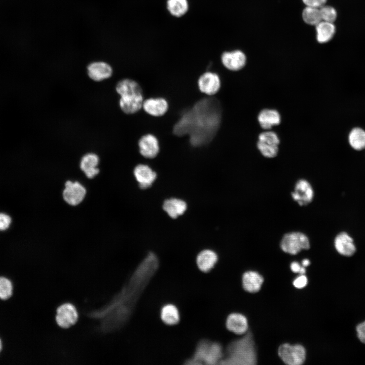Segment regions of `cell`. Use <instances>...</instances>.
Wrapping results in <instances>:
<instances>
[{"label": "cell", "instance_id": "1", "mask_svg": "<svg viewBox=\"0 0 365 365\" xmlns=\"http://www.w3.org/2000/svg\"><path fill=\"white\" fill-rule=\"evenodd\" d=\"M158 266V260L150 252L140 264L127 285L102 308L90 312L100 321V329L108 332L121 327L128 320L140 294Z\"/></svg>", "mask_w": 365, "mask_h": 365}, {"label": "cell", "instance_id": "2", "mask_svg": "<svg viewBox=\"0 0 365 365\" xmlns=\"http://www.w3.org/2000/svg\"><path fill=\"white\" fill-rule=\"evenodd\" d=\"M222 107L215 95H205L186 111L173 127L177 136L188 135L194 148L208 144L218 131L222 121Z\"/></svg>", "mask_w": 365, "mask_h": 365}, {"label": "cell", "instance_id": "3", "mask_svg": "<svg viewBox=\"0 0 365 365\" xmlns=\"http://www.w3.org/2000/svg\"><path fill=\"white\" fill-rule=\"evenodd\" d=\"M227 356L220 363L231 365H254L257 356L251 333L232 341L227 348Z\"/></svg>", "mask_w": 365, "mask_h": 365}, {"label": "cell", "instance_id": "4", "mask_svg": "<svg viewBox=\"0 0 365 365\" xmlns=\"http://www.w3.org/2000/svg\"><path fill=\"white\" fill-rule=\"evenodd\" d=\"M281 249L290 254H296L303 249L310 247L308 237L300 232H293L284 234L280 241Z\"/></svg>", "mask_w": 365, "mask_h": 365}, {"label": "cell", "instance_id": "5", "mask_svg": "<svg viewBox=\"0 0 365 365\" xmlns=\"http://www.w3.org/2000/svg\"><path fill=\"white\" fill-rule=\"evenodd\" d=\"M278 353L281 359L289 365H300L306 358V350L301 345L285 343L280 345Z\"/></svg>", "mask_w": 365, "mask_h": 365}, {"label": "cell", "instance_id": "6", "mask_svg": "<svg viewBox=\"0 0 365 365\" xmlns=\"http://www.w3.org/2000/svg\"><path fill=\"white\" fill-rule=\"evenodd\" d=\"M139 154L144 158L154 159L160 152V144L158 138L152 133L142 135L138 141Z\"/></svg>", "mask_w": 365, "mask_h": 365}, {"label": "cell", "instance_id": "7", "mask_svg": "<svg viewBox=\"0 0 365 365\" xmlns=\"http://www.w3.org/2000/svg\"><path fill=\"white\" fill-rule=\"evenodd\" d=\"M198 86L201 93L208 96H213L221 88L220 77L216 72L211 71H205L199 76Z\"/></svg>", "mask_w": 365, "mask_h": 365}, {"label": "cell", "instance_id": "8", "mask_svg": "<svg viewBox=\"0 0 365 365\" xmlns=\"http://www.w3.org/2000/svg\"><path fill=\"white\" fill-rule=\"evenodd\" d=\"M78 318L77 309L71 303H63L56 310V321L62 328H67L73 325L77 321Z\"/></svg>", "mask_w": 365, "mask_h": 365}, {"label": "cell", "instance_id": "9", "mask_svg": "<svg viewBox=\"0 0 365 365\" xmlns=\"http://www.w3.org/2000/svg\"><path fill=\"white\" fill-rule=\"evenodd\" d=\"M86 194V190L80 182L67 180L65 184L62 196L67 204L76 206L82 202Z\"/></svg>", "mask_w": 365, "mask_h": 365}, {"label": "cell", "instance_id": "10", "mask_svg": "<svg viewBox=\"0 0 365 365\" xmlns=\"http://www.w3.org/2000/svg\"><path fill=\"white\" fill-rule=\"evenodd\" d=\"M220 58L224 67L231 71L242 70L246 63L245 54L239 50L224 52Z\"/></svg>", "mask_w": 365, "mask_h": 365}, {"label": "cell", "instance_id": "11", "mask_svg": "<svg viewBox=\"0 0 365 365\" xmlns=\"http://www.w3.org/2000/svg\"><path fill=\"white\" fill-rule=\"evenodd\" d=\"M143 100L142 93H131L120 96L119 103L123 113L133 115L142 109Z\"/></svg>", "mask_w": 365, "mask_h": 365}, {"label": "cell", "instance_id": "12", "mask_svg": "<svg viewBox=\"0 0 365 365\" xmlns=\"http://www.w3.org/2000/svg\"><path fill=\"white\" fill-rule=\"evenodd\" d=\"M293 199L300 206H305L313 199L314 191L310 184L306 179H301L296 184L294 191L291 194Z\"/></svg>", "mask_w": 365, "mask_h": 365}, {"label": "cell", "instance_id": "13", "mask_svg": "<svg viewBox=\"0 0 365 365\" xmlns=\"http://www.w3.org/2000/svg\"><path fill=\"white\" fill-rule=\"evenodd\" d=\"M257 121L263 131L271 130L280 124L281 116L275 108H264L258 114Z\"/></svg>", "mask_w": 365, "mask_h": 365}, {"label": "cell", "instance_id": "14", "mask_svg": "<svg viewBox=\"0 0 365 365\" xmlns=\"http://www.w3.org/2000/svg\"><path fill=\"white\" fill-rule=\"evenodd\" d=\"M169 107L168 101L163 97H150L144 99L142 108L148 114L156 117L164 115Z\"/></svg>", "mask_w": 365, "mask_h": 365}, {"label": "cell", "instance_id": "15", "mask_svg": "<svg viewBox=\"0 0 365 365\" xmlns=\"http://www.w3.org/2000/svg\"><path fill=\"white\" fill-rule=\"evenodd\" d=\"M134 175L141 189L149 188L157 177L156 173L148 165L139 164L133 170Z\"/></svg>", "mask_w": 365, "mask_h": 365}, {"label": "cell", "instance_id": "16", "mask_svg": "<svg viewBox=\"0 0 365 365\" xmlns=\"http://www.w3.org/2000/svg\"><path fill=\"white\" fill-rule=\"evenodd\" d=\"M334 246L340 254L345 257L353 256L356 250L353 238L345 232H341L336 236Z\"/></svg>", "mask_w": 365, "mask_h": 365}, {"label": "cell", "instance_id": "17", "mask_svg": "<svg viewBox=\"0 0 365 365\" xmlns=\"http://www.w3.org/2000/svg\"><path fill=\"white\" fill-rule=\"evenodd\" d=\"M87 73L92 80L101 81L109 78L113 74V69L108 63L97 61L92 62L88 66Z\"/></svg>", "mask_w": 365, "mask_h": 365}, {"label": "cell", "instance_id": "18", "mask_svg": "<svg viewBox=\"0 0 365 365\" xmlns=\"http://www.w3.org/2000/svg\"><path fill=\"white\" fill-rule=\"evenodd\" d=\"M99 161L98 156L94 153H88L84 155L80 162V168L89 178H92L99 172L97 167Z\"/></svg>", "mask_w": 365, "mask_h": 365}, {"label": "cell", "instance_id": "19", "mask_svg": "<svg viewBox=\"0 0 365 365\" xmlns=\"http://www.w3.org/2000/svg\"><path fill=\"white\" fill-rule=\"evenodd\" d=\"M227 328L231 332L238 334H245L248 330V321L246 317L238 313L230 314L226 320Z\"/></svg>", "mask_w": 365, "mask_h": 365}, {"label": "cell", "instance_id": "20", "mask_svg": "<svg viewBox=\"0 0 365 365\" xmlns=\"http://www.w3.org/2000/svg\"><path fill=\"white\" fill-rule=\"evenodd\" d=\"M242 285L245 290L254 293L260 290L264 282L263 276L258 272L249 271L242 276Z\"/></svg>", "mask_w": 365, "mask_h": 365}, {"label": "cell", "instance_id": "21", "mask_svg": "<svg viewBox=\"0 0 365 365\" xmlns=\"http://www.w3.org/2000/svg\"><path fill=\"white\" fill-rule=\"evenodd\" d=\"M217 256L213 250L205 249L197 256L196 263L199 269L204 272L211 270L217 261Z\"/></svg>", "mask_w": 365, "mask_h": 365}, {"label": "cell", "instance_id": "22", "mask_svg": "<svg viewBox=\"0 0 365 365\" xmlns=\"http://www.w3.org/2000/svg\"><path fill=\"white\" fill-rule=\"evenodd\" d=\"M187 207V204L184 201L177 198L167 199L163 205L164 210L172 218L182 215L186 210Z\"/></svg>", "mask_w": 365, "mask_h": 365}, {"label": "cell", "instance_id": "23", "mask_svg": "<svg viewBox=\"0 0 365 365\" xmlns=\"http://www.w3.org/2000/svg\"><path fill=\"white\" fill-rule=\"evenodd\" d=\"M316 30L317 41L325 43L333 38L336 28L333 23L321 20L316 25Z\"/></svg>", "mask_w": 365, "mask_h": 365}, {"label": "cell", "instance_id": "24", "mask_svg": "<svg viewBox=\"0 0 365 365\" xmlns=\"http://www.w3.org/2000/svg\"><path fill=\"white\" fill-rule=\"evenodd\" d=\"M117 92L122 96L131 93H142L140 84L135 80L125 78L120 80L116 85Z\"/></svg>", "mask_w": 365, "mask_h": 365}, {"label": "cell", "instance_id": "25", "mask_svg": "<svg viewBox=\"0 0 365 365\" xmlns=\"http://www.w3.org/2000/svg\"><path fill=\"white\" fill-rule=\"evenodd\" d=\"M223 354L221 345L216 342H210L203 363L207 364L219 363L223 359Z\"/></svg>", "mask_w": 365, "mask_h": 365}, {"label": "cell", "instance_id": "26", "mask_svg": "<svg viewBox=\"0 0 365 365\" xmlns=\"http://www.w3.org/2000/svg\"><path fill=\"white\" fill-rule=\"evenodd\" d=\"M348 141L355 150L361 151L365 149V131L361 128L355 127L349 132Z\"/></svg>", "mask_w": 365, "mask_h": 365}, {"label": "cell", "instance_id": "27", "mask_svg": "<svg viewBox=\"0 0 365 365\" xmlns=\"http://www.w3.org/2000/svg\"><path fill=\"white\" fill-rule=\"evenodd\" d=\"M161 318L162 321L167 324H175L179 320L178 310L174 305H165L161 309Z\"/></svg>", "mask_w": 365, "mask_h": 365}, {"label": "cell", "instance_id": "28", "mask_svg": "<svg viewBox=\"0 0 365 365\" xmlns=\"http://www.w3.org/2000/svg\"><path fill=\"white\" fill-rule=\"evenodd\" d=\"M167 8L172 16L179 17L187 12L189 4L187 0H167Z\"/></svg>", "mask_w": 365, "mask_h": 365}, {"label": "cell", "instance_id": "29", "mask_svg": "<svg viewBox=\"0 0 365 365\" xmlns=\"http://www.w3.org/2000/svg\"><path fill=\"white\" fill-rule=\"evenodd\" d=\"M12 281L5 276H0V300L7 301L11 299L14 293Z\"/></svg>", "mask_w": 365, "mask_h": 365}, {"label": "cell", "instance_id": "30", "mask_svg": "<svg viewBox=\"0 0 365 365\" xmlns=\"http://www.w3.org/2000/svg\"><path fill=\"white\" fill-rule=\"evenodd\" d=\"M303 20L308 24L316 25L322 20L320 9L318 8L306 7L302 12Z\"/></svg>", "mask_w": 365, "mask_h": 365}, {"label": "cell", "instance_id": "31", "mask_svg": "<svg viewBox=\"0 0 365 365\" xmlns=\"http://www.w3.org/2000/svg\"><path fill=\"white\" fill-rule=\"evenodd\" d=\"M256 147L261 154L266 158L276 157L279 150V145L269 144L258 140L256 143Z\"/></svg>", "mask_w": 365, "mask_h": 365}, {"label": "cell", "instance_id": "32", "mask_svg": "<svg viewBox=\"0 0 365 365\" xmlns=\"http://www.w3.org/2000/svg\"><path fill=\"white\" fill-rule=\"evenodd\" d=\"M258 140L272 145H279L280 144L279 135L272 129L261 132L258 136Z\"/></svg>", "mask_w": 365, "mask_h": 365}, {"label": "cell", "instance_id": "33", "mask_svg": "<svg viewBox=\"0 0 365 365\" xmlns=\"http://www.w3.org/2000/svg\"><path fill=\"white\" fill-rule=\"evenodd\" d=\"M319 9L322 21L333 23L336 20L337 14L333 7L324 5Z\"/></svg>", "mask_w": 365, "mask_h": 365}, {"label": "cell", "instance_id": "34", "mask_svg": "<svg viewBox=\"0 0 365 365\" xmlns=\"http://www.w3.org/2000/svg\"><path fill=\"white\" fill-rule=\"evenodd\" d=\"M11 223V218L4 213H0V231L8 229Z\"/></svg>", "mask_w": 365, "mask_h": 365}, {"label": "cell", "instance_id": "35", "mask_svg": "<svg viewBox=\"0 0 365 365\" xmlns=\"http://www.w3.org/2000/svg\"><path fill=\"white\" fill-rule=\"evenodd\" d=\"M357 337L363 344H365V321L359 323L356 327Z\"/></svg>", "mask_w": 365, "mask_h": 365}, {"label": "cell", "instance_id": "36", "mask_svg": "<svg viewBox=\"0 0 365 365\" xmlns=\"http://www.w3.org/2000/svg\"><path fill=\"white\" fill-rule=\"evenodd\" d=\"M308 283L307 277L304 274H301L293 281L294 286L297 288H302L306 286Z\"/></svg>", "mask_w": 365, "mask_h": 365}, {"label": "cell", "instance_id": "37", "mask_svg": "<svg viewBox=\"0 0 365 365\" xmlns=\"http://www.w3.org/2000/svg\"><path fill=\"white\" fill-rule=\"evenodd\" d=\"M307 7L320 8L324 5L327 0H302Z\"/></svg>", "mask_w": 365, "mask_h": 365}, {"label": "cell", "instance_id": "38", "mask_svg": "<svg viewBox=\"0 0 365 365\" xmlns=\"http://www.w3.org/2000/svg\"><path fill=\"white\" fill-rule=\"evenodd\" d=\"M290 268L291 270L294 273H298L300 274H304L306 272L305 267L301 266L297 262H293L291 263Z\"/></svg>", "mask_w": 365, "mask_h": 365}, {"label": "cell", "instance_id": "39", "mask_svg": "<svg viewBox=\"0 0 365 365\" xmlns=\"http://www.w3.org/2000/svg\"><path fill=\"white\" fill-rule=\"evenodd\" d=\"M310 264V262L308 259H304L302 262V265L304 267L308 266Z\"/></svg>", "mask_w": 365, "mask_h": 365}, {"label": "cell", "instance_id": "40", "mask_svg": "<svg viewBox=\"0 0 365 365\" xmlns=\"http://www.w3.org/2000/svg\"><path fill=\"white\" fill-rule=\"evenodd\" d=\"M3 341H2V339L0 337V354L2 352L3 347H4V344Z\"/></svg>", "mask_w": 365, "mask_h": 365}]
</instances>
